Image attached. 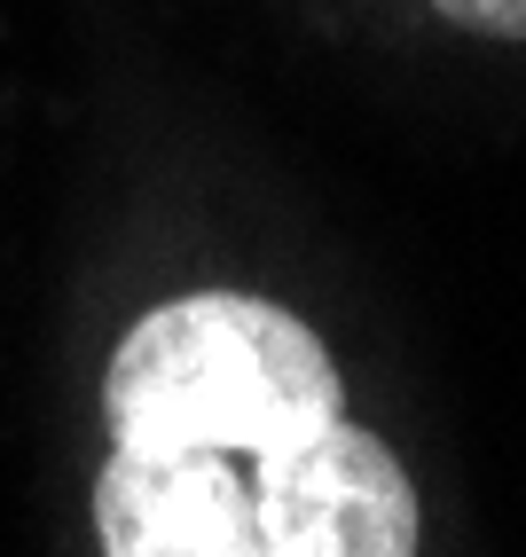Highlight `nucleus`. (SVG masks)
Segmentation results:
<instances>
[{"label": "nucleus", "instance_id": "nucleus-2", "mask_svg": "<svg viewBox=\"0 0 526 557\" xmlns=\"http://www.w3.org/2000/svg\"><path fill=\"white\" fill-rule=\"evenodd\" d=\"M259 557H417V479L378 432L338 417L298 448L252 456Z\"/></svg>", "mask_w": 526, "mask_h": 557}, {"label": "nucleus", "instance_id": "nucleus-3", "mask_svg": "<svg viewBox=\"0 0 526 557\" xmlns=\"http://www.w3.org/2000/svg\"><path fill=\"white\" fill-rule=\"evenodd\" d=\"M102 557H259L252 471L236 456L110 448L95 479Z\"/></svg>", "mask_w": 526, "mask_h": 557}, {"label": "nucleus", "instance_id": "nucleus-4", "mask_svg": "<svg viewBox=\"0 0 526 557\" xmlns=\"http://www.w3.org/2000/svg\"><path fill=\"white\" fill-rule=\"evenodd\" d=\"M448 24H472V32H496V40H526V0H432Z\"/></svg>", "mask_w": 526, "mask_h": 557}, {"label": "nucleus", "instance_id": "nucleus-1", "mask_svg": "<svg viewBox=\"0 0 526 557\" xmlns=\"http://www.w3.org/2000/svg\"><path fill=\"white\" fill-rule=\"evenodd\" d=\"M346 417L338 361L252 290H197L142 314L102 369V432L134 456H276Z\"/></svg>", "mask_w": 526, "mask_h": 557}]
</instances>
